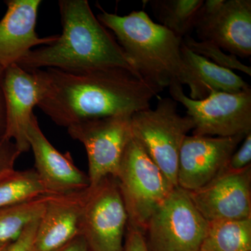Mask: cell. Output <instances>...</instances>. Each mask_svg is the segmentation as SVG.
<instances>
[{
	"mask_svg": "<svg viewBox=\"0 0 251 251\" xmlns=\"http://www.w3.org/2000/svg\"><path fill=\"white\" fill-rule=\"evenodd\" d=\"M199 251H251V217L209 223Z\"/></svg>",
	"mask_w": 251,
	"mask_h": 251,
	"instance_id": "obj_18",
	"label": "cell"
},
{
	"mask_svg": "<svg viewBox=\"0 0 251 251\" xmlns=\"http://www.w3.org/2000/svg\"><path fill=\"white\" fill-rule=\"evenodd\" d=\"M181 54L185 64L209 94L211 91L235 93L251 88L250 85L233 71L216 65L195 53L183 42Z\"/></svg>",
	"mask_w": 251,
	"mask_h": 251,
	"instance_id": "obj_17",
	"label": "cell"
},
{
	"mask_svg": "<svg viewBox=\"0 0 251 251\" xmlns=\"http://www.w3.org/2000/svg\"><path fill=\"white\" fill-rule=\"evenodd\" d=\"M6 124L3 138L16 144L21 152L29 150L27 131L33 109L40 102L43 87L34 71L14 64L6 68L2 79Z\"/></svg>",
	"mask_w": 251,
	"mask_h": 251,
	"instance_id": "obj_14",
	"label": "cell"
},
{
	"mask_svg": "<svg viewBox=\"0 0 251 251\" xmlns=\"http://www.w3.org/2000/svg\"><path fill=\"white\" fill-rule=\"evenodd\" d=\"M193 128L191 117L181 116L172 98L161 99L154 109H145L130 117L132 135L175 186L181 145Z\"/></svg>",
	"mask_w": 251,
	"mask_h": 251,
	"instance_id": "obj_5",
	"label": "cell"
},
{
	"mask_svg": "<svg viewBox=\"0 0 251 251\" xmlns=\"http://www.w3.org/2000/svg\"><path fill=\"white\" fill-rule=\"evenodd\" d=\"M49 196L0 209V243L14 242L25 228L41 217Z\"/></svg>",
	"mask_w": 251,
	"mask_h": 251,
	"instance_id": "obj_21",
	"label": "cell"
},
{
	"mask_svg": "<svg viewBox=\"0 0 251 251\" xmlns=\"http://www.w3.org/2000/svg\"><path fill=\"white\" fill-rule=\"evenodd\" d=\"M49 196L34 169L15 171L0 181V209Z\"/></svg>",
	"mask_w": 251,
	"mask_h": 251,
	"instance_id": "obj_20",
	"label": "cell"
},
{
	"mask_svg": "<svg viewBox=\"0 0 251 251\" xmlns=\"http://www.w3.org/2000/svg\"><path fill=\"white\" fill-rule=\"evenodd\" d=\"M39 219L28 225L19 237L11 242L5 251H32Z\"/></svg>",
	"mask_w": 251,
	"mask_h": 251,
	"instance_id": "obj_26",
	"label": "cell"
},
{
	"mask_svg": "<svg viewBox=\"0 0 251 251\" xmlns=\"http://www.w3.org/2000/svg\"><path fill=\"white\" fill-rule=\"evenodd\" d=\"M208 227L187 191L176 186L153 211L144 234L150 251H199Z\"/></svg>",
	"mask_w": 251,
	"mask_h": 251,
	"instance_id": "obj_6",
	"label": "cell"
},
{
	"mask_svg": "<svg viewBox=\"0 0 251 251\" xmlns=\"http://www.w3.org/2000/svg\"><path fill=\"white\" fill-rule=\"evenodd\" d=\"M208 223L251 217V166L242 171L224 172L205 186L187 191Z\"/></svg>",
	"mask_w": 251,
	"mask_h": 251,
	"instance_id": "obj_12",
	"label": "cell"
},
{
	"mask_svg": "<svg viewBox=\"0 0 251 251\" xmlns=\"http://www.w3.org/2000/svg\"><path fill=\"white\" fill-rule=\"evenodd\" d=\"M7 9L0 21V69L18 62L33 48L49 45L57 36L39 37L36 32L40 0H8Z\"/></svg>",
	"mask_w": 251,
	"mask_h": 251,
	"instance_id": "obj_15",
	"label": "cell"
},
{
	"mask_svg": "<svg viewBox=\"0 0 251 251\" xmlns=\"http://www.w3.org/2000/svg\"><path fill=\"white\" fill-rule=\"evenodd\" d=\"M85 191L49 196L38 222L32 251H57L80 235Z\"/></svg>",
	"mask_w": 251,
	"mask_h": 251,
	"instance_id": "obj_16",
	"label": "cell"
},
{
	"mask_svg": "<svg viewBox=\"0 0 251 251\" xmlns=\"http://www.w3.org/2000/svg\"><path fill=\"white\" fill-rule=\"evenodd\" d=\"M43 87L37 106L61 126L94 119L130 115L150 108L163 92L135 73L111 67L83 72L35 69Z\"/></svg>",
	"mask_w": 251,
	"mask_h": 251,
	"instance_id": "obj_1",
	"label": "cell"
},
{
	"mask_svg": "<svg viewBox=\"0 0 251 251\" xmlns=\"http://www.w3.org/2000/svg\"><path fill=\"white\" fill-rule=\"evenodd\" d=\"M168 89L172 99L184 105L192 120L193 135L232 137L251 132V88L235 93L211 91L201 100L187 97L182 85Z\"/></svg>",
	"mask_w": 251,
	"mask_h": 251,
	"instance_id": "obj_7",
	"label": "cell"
},
{
	"mask_svg": "<svg viewBox=\"0 0 251 251\" xmlns=\"http://www.w3.org/2000/svg\"><path fill=\"white\" fill-rule=\"evenodd\" d=\"M97 18L116 36L130 65L140 76L162 91L173 85H188L190 98L201 100L209 94L185 64L183 39L144 11L119 16L102 11Z\"/></svg>",
	"mask_w": 251,
	"mask_h": 251,
	"instance_id": "obj_3",
	"label": "cell"
},
{
	"mask_svg": "<svg viewBox=\"0 0 251 251\" xmlns=\"http://www.w3.org/2000/svg\"><path fill=\"white\" fill-rule=\"evenodd\" d=\"M183 44L195 53L202 56L220 67L229 70H237L251 76V68L241 62L237 56L229 54L216 44L208 41H197L188 35L183 39Z\"/></svg>",
	"mask_w": 251,
	"mask_h": 251,
	"instance_id": "obj_22",
	"label": "cell"
},
{
	"mask_svg": "<svg viewBox=\"0 0 251 251\" xmlns=\"http://www.w3.org/2000/svg\"><path fill=\"white\" fill-rule=\"evenodd\" d=\"M128 217L120 187L112 176L86 189L80 235L90 251H123Z\"/></svg>",
	"mask_w": 251,
	"mask_h": 251,
	"instance_id": "obj_8",
	"label": "cell"
},
{
	"mask_svg": "<svg viewBox=\"0 0 251 251\" xmlns=\"http://www.w3.org/2000/svg\"><path fill=\"white\" fill-rule=\"evenodd\" d=\"M4 70L0 69V136H3L6 124V105L4 91L2 87V79Z\"/></svg>",
	"mask_w": 251,
	"mask_h": 251,
	"instance_id": "obj_27",
	"label": "cell"
},
{
	"mask_svg": "<svg viewBox=\"0 0 251 251\" xmlns=\"http://www.w3.org/2000/svg\"><path fill=\"white\" fill-rule=\"evenodd\" d=\"M246 135H187L180 150L178 187L193 191L212 181L224 171L232 153Z\"/></svg>",
	"mask_w": 251,
	"mask_h": 251,
	"instance_id": "obj_11",
	"label": "cell"
},
{
	"mask_svg": "<svg viewBox=\"0 0 251 251\" xmlns=\"http://www.w3.org/2000/svg\"><path fill=\"white\" fill-rule=\"evenodd\" d=\"M57 251H90V250L84 238L81 235H78Z\"/></svg>",
	"mask_w": 251,
	"mask_h": 251,
	"instance_id": "obj_28",
	"label": "cell"
},
{
	"mask_svg": "<svg viewBox=\"0 0 251 251\" xmlns=\"http://www.w3.org/2000/svg\"><path fill=\"white\" fill-rule=\"evenodd\" d=\"M251 166V132L246 135L242 145L229 158L224 172L233 173L242 171Z\"/></svg>",
	"mask_w": 251,
	"mask_h": 251,
	"instance_id": "obj_24",
	"label": "cell"
},
{
	"mask_svg": "<svg viewBox=\"0 0 251 251\" xmlns=\"http://www.w3.org/2000/svg\"><path fill=\"white\" fill-rule=\"evenodd\" d=\"M28 143L34 157V171L49 196L80 192L90 186L88 175L80 171L71 153L59 152L41 130L35 115L31 117Z\"/></svg>",
	"mask_w": 251,
	"mask_h": 251,
	"instance_id": "obj_13",
	"label": "cell"
},
{
	"mask_svg": "<svg viewBox=\"0 0 251 251\" xmlns=\"http://www.w3.org/2000/svg\"><path fill=\"white\" fill-rule=\"evenodd\" d=\"M115 179L128 214V224L143 232L153 211L176 187L132 133Z\"/></svg>",
	"mask_w": 251,
	"mask_h": 251,
	"instance_id": "obj_4",
	"label": "cell"
},
{
	"mask_svg": "<svg viewBox=\"0 0 251 251\" xmlns=\"http://www.w3.org/2000/svg\"><path fill=\"white\" fill-rule=\"evenodd\" d=\"M21 153L14 142L0 136V181L16 171L15 163Z\"/></svg>",
	"mask_w": 251,
	"mask_h": 251,
	"instance_id": "obj_23",
	"label": "cell"
},
{
	"mask_svg": "<svg viewBox=\"0 0 251 251\" xmlns=\"http://www.w3.org/2000/svg\"><path fill=\"white\" fill-rule=\"evenodd\" d=\"M59 7L62 34L52 44L31 50L18 65L27 71L51 68L69 72L119 67L137 74L87 0H61Z\"/></svg>",
	"mask_w": 251,
	"mask_h": 251,
	"instance_id": "obj_2",
	"label": "cell"
},
{
	"mask_svg": "<svg viewBox=\"0 0 251 251\" xmlns=\"http://www.w3.org/2000/svg\"><path fill=\"white\" fill-rule=\"evenodd\" d=\"M130 115L94 119L68 127V133L85 147L90 186L108 176L116 177L131 135Z\"/></svg>",
	"mask_w": 251,
	"mask_h": 251,
	"instance_id": "obj_9",
	"label": "cell"
},
{
	"mask_svg": "<svg viewBox=\"0 0 251 251\" xmlns=\"http://www.w3.org/2000/svg\"><path fill=\"white\" fill-rule=\"evenodd\" d=\"M11 243H0V251H6Z\"/></svg>",
	"mask_w": 251,
	"mask_h": 251,
	"instance_id": "obj_29",
	"label": "cell"
},
{
	"mask_svg": "<svg viewBox=\"0 0 251 251\" xmlns=\"http://www.w3.org/2000/svg\"><path fill=\"white\" fill-rule=\"evenodd\" d=\"M123 251H150L144 232L127 224Z\"/></svg>",
	"mask_w": 251,
	"mask_h": 251,
	"instance_id": "obj_25",
	"label": "cell"
},
{
	"mask_svg": "<svg viewBox=\"0 0 251 251\" xmlns=\"http://www.w3.org/2000/svg\"><path fill=\"white\" fill-rule=\"evenodd\" d=\"M203 0H151L148 1L161 25L183 39L193 30Z\"/></svg>",
	"mask_w": 251,
	"mask_h": 251,
	"instance_id": "obj_19",
	"label": "cell"
},
{
	"mask_svg": "<svg viewBox=\"0 0 251 251\" xmlns=\"http://www.w3.org/2000/svg\"><path fill=\"white\" fill-rule=\"evenodd\" d=\"M194 29L201 40L210 41L229 54H251V0H207Z\"/></svg>",
	"mask_w": 251,
	"mask_h": 251,
	"instance_id": "obj_10",
	"label": "cell"
}]
</instances>
